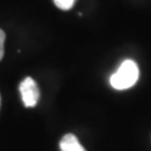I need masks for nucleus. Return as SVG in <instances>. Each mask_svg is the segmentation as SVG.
Returning a JSON list of instances; mask_svg holds the SVG:
<instances>
[{"label": "nucleus", "mask_w": 151, "mask_h": 151, "mask_svg": "<svg viewBox=\"0 0 151 151\" xmlns=\"http://www.w3.org/2000/svg\"><path fill=\"white\" fill-rule=\"evenodd\" d=\"M139 78V68L133 60H127L120 65L118 70L110 78L115 90H127L134 85Z\"/></svg>", "instance_id": "1"}, {"label": "nucleus", "mask_w": 151, "mask_h": 151, "mask_svg": "<svg viewBox=\"0 0 151 151\" xmlns=\"http://www.w3.org/2000/svg\"><path fill=\"white\" fill-rule=\"evenodd\" d=\"M22 102L26 108H34L39 100V88L32 77H26L19 85Z\"/></svg>", "instance_id": "2"}, {"label": "nucleus", "mask_w": 151, "mask_h": 151, "mask_svg": "<svg viewBox=\"0 0 151 151\" xmlns=\"http://www.w3.org/2000/svg\"><path fill=\"white\" fill-rule=\"evenodd\" d=\"M60 147L62 151H86L82 147L78 139L72 133H67L62 138Z\"/></svg>", "instance_id": "3"}, {"label": "nucleus", "mask_w": 151, "mask_h": 151, "mask_svg": "<svg viewBox=\"0 0 151 151\" xmlns=\"http://www.w3.org/2000/svg\"><path fill=\"white\" fill-rule=\"evenodd\" d=\"M54 2L62 10H68L73 7L75 0H54Z\"/></svg>", "instance_id": "4"}, {"label": "nucleus", "mask_w": 151, "mask_h": 151, "mask_svg": "<svg viewBox=\"0 0 151 151\" xmlns=\"http://www.w3.org/2000/svg\"><path fill=\"white\" fill-rule=\"evenodd\" d=\"M5 39H6L5 32L0 29V60H2L4 54H5Z\"/></svg>", "instance_id": "5"}]
</instances>
